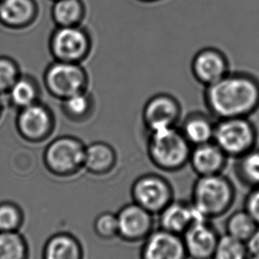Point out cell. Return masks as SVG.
<instances>
[{"label": "cell", "instance_id": "6da1fadb", "mask_svg": "<svg viewBox=\"0 0 259 259\" xmlns=\"http://www.w3.org/2000/svg\"><path fill=\"white\" fill-rule=\"evenodd\" d=\"M203 101L216 120L250 117L259 110V78L251 73L230 71L205 87Z\"/></svg>", "mask_w": 259, "mask_h": 259}, {"label": "cell", "instance_id": "7a4b0ae2", "mask_svg": "<svg viewBox=\"0 0 259 259\" xmlns=\"http://www.w3.org/2000/svg\"><path fill=\"white\" fill-rule=\"evenodd\" d=\"M236 199V188L224 173L197 177L194 181L190 202L199 216L213 220L230 211Z\"/></svg>", "mask_w": 259, "mask_h": 259}, {"label": "cell", "instance_id": "3957f363", "mask_svg": "<svg viewBox=\"0 0 259 259\" xmlns=\"http://www.w3.org/2000/svg\"><path fill=\"white\" fill-rule=\"evenodd\" d=\"M147 154L156 169L177 172L188 165L192 146L179 126L148 134Z\"/></svg>", "mask_w": 259, "mask_h": 259}, {"label": "cell", "instance_id": "277c9868", "mask_svg": "<svg viewBox=\"0 0 259 259\" xmlns=\"http://www.w3.org/2000/svg\"><path fill=\"white\" fill-rule=\"evenodd\" d=\"M85 145L69 135L55 138L45 148L44 165L48 172L58 178L76 176L83 170Z\"/></svg>", "mask_w": 259, "mask_h": 259}, {"label": "cell", "instance_id": "5b68a950", "mask_svg": "<svg viewBox=\"0 0 259 259\" xmlns=\"http://www.w3.org/2000/svg\"><path fill=\"white\" fill-rule=\"evenodd\" d=\"M258 132L249 117L217 120L213 141L229 158H240L257 146Z\"/></svg>", "mask_w": 259, "mask_h": 259}, {"label": "cell", "instance_id": "8992f818", "mask_svg": "<svg viewBox=\"0 0 259 259\" xmlns=\"http://www.w3.org/2000/svg\"><path fill=\"white\" fill-rule=\"evenodd\" d=\"M43 83L48 94L61 101L88 91L89 76L82 64L54 61L44 72Z\"/></svg>", "mask_w": 259, "mask_h": 259}, {"label": "cell", "instance_id": "52a82bcc", "mask_svg": "<svg viewBox=\"0 0 259 259\" xmlns=\"http://www.w3.org/2000/svg\"><path fill=\"white\" fill-rule=\"evenodd\" d=\"M48 47L54 61L82 64L90 56L93 40L82 25L56 27L49 37Z\"/></svg>", "mask_w": 259, "mask_h": 259}, {"label": "cell", "instance_id": "ba28073f", "mask_svg": "<svg viewBox=\"0 0 259 259\" xmlns=\"http://www.w3.org/2000/svg\"><path fill=\"white\" fill-rule=\"evenodd\" d=\"M133 202L155 217L175 199L172 184L159 173L142 174L131 187Z\"/></svg>", "mask_w": 259, "mask_h": 259}, {"label": "cell", "instance_id": "9c48e42d", "mask_svg": "<svg viewBox=\"0 0 259 259\" xmlns=\"http://www.w3.org/2000/svg\"><path fill=\"white\" fill-rule=\"evenodd\" d=\"M15 126L20 137L29 143H42L54 134L55 118L53 111L40 101L18 110Z\"/></svg>", "mask_w": 259, "mask_h": 259}, {"label": "cell", "instance_id": "30bf717a", "mask_svg": "<svg viewBox=\"0 0 259 259\" xmlns=\"http://www.w3.org/2000/svg\"><path fill=\"white\" fill-rule=\"evenodd\" d=\"M182 106L172 94L159 93L149 98L142 110V122L148 134L178 127L182 120Z\"/></svg>", "mask_w": 259, "mask_h": 259}, {"label": "cell", "instance_id": "8fae6325", "mask_svg": "<svg viewBox=\"0 0 259 259\" xmlns=\"http://www.w3.org/2000/svg\"><path fill=\"white\" fill-rule=\"evenodd\" d=\"M118 238L129 243L142 242L155 228V215L132 202L116 212Z\"/></svg>", "mask_w": 259, "mask_h": 259}, {"label": "cell", "instance_id": "7c38bea8", "mask_svg": "<svg viewBox=\"0 0 259 259\" xmlns=\"http://www.w3.org/2000/svg\"><path fill=\"white\" fill-rule=\"evenodd\" d=\"M191 72L200 84L208 87L230 72V62L223 51L216 47H204L192 59Z\"/></svg>", "mask_w": 259, "mask_h": 259}, {"label": "cell", "instance_id": "4fadbf2b", "mask_svg": "<svg viewBox=\"0 0 259 259\" xmlns=\"http://www.w3.org/2000/svg\"><path fill=\"white\" fill-rule=\"evenodd\" d=\"M181 236L188 259H212L221 234L211 220L199 219Z\"/></svg>", "mask_w": 259, "mask_h": 259}, {"label": "cell", "instance_id": "5bb4252c", "mask_svg": "<svg viewBox=\"0 0 259 259\" xmlns=\"http://www.w3.org/2000/svg\"><path fill=\"white\" fill-rule=\"evenodd\" d=\"M141 259H188L181 235L156 227L141 244Z\"/></svg>", "mask_w": 259, "mask_h": 259}, {"label": "cell", "instance_id": "9a60e30c", "mask_svg": "<svg viewBox=\"0 0 259 259\" xmlns=\"http://www.w3.org/2000/svg\"><path fill=\"white\" fill-rule=\"evenodd\" d=\"M229 159L214 141H210L192 148L188 165L197 177L210 176L224 173Z\"/></svg>", "mask_w": 259, "mask_h": 259}, {"label": "cell", "instance_id": "2e32d148", "mask_svg": "<svg viewBox=\"0 0 259 259\" xmlns=\"http://www.w3.org/2000/svg\"><path fill=\"white\" fill-rule=\"evenodd\" d=\"M39 15L36 0H1L0 24L7 29L21 30L29 28Z\"/></svg>", "mask_w": 259, "mask_h": 259}, {"label": "cell", "instance_id": "e0dca14e", "mask_svg": "<svg viewBox=\"0 0 259 259\" xmlns=\"http://www.w3.org/2000/svg\"><path fill=\"white\" fill-rule=\"evenodd\" d=\"M156 217L159 228L179 235H182L195 220L202 219L190 202L176 199L169 202Z\"/></svg>", "mask_w": 259, "mask_h": 259}, {"label": "cell", "instance_id": "ac0fdd59", "mask_svg": "<svg viewBox=\"0 0 259 259\" xmlns=\"http://www.w3.org/2000/svg\"><path fill=\"white\" fill-rule=\"evenodd\" d=\"M117 161V153L111 145L96 141L85 147L83 170L94 176H105L115 169Z\"/></svg>", "mask_w": 259, "mask_h": 259}, {"label": "cell", "instance_id": "d6986e66", "mask_svg": "<svg viewBox=\"0 0 259 259\" xmlns=\"http://www.w3.org/2000/svg\"><path fill=\"white\" fill-rule=\"evenodd\" d=\"M216 119L209 114L194 112L181 120L179 128L192 147L213 141Z\"/></svg>", "mask_w": 259, "mask_h": 259}, {"label": "cell", "instance_id": "ffe728a7", "mask_svg": "<svg viewBox=\"0 0 259 259\" xmlns=\"http://www.w3.org/2000/svg\"><path fill=\"white\" fill-rule=\"evenodd\" d=\"M81 241L74 234L60 232L51 235L44 245L42 259H83Z\"/></svg>", "mask_w": 259, "mask_h": 259}, {"label": "cell", "instance_id": "44dd1931", "mask_svg": "<svg viewBox=\"0 0 259 259\" xmlns=\"http://www.w3.org/2000/svg\"><path fill=\"white\" fill-rule=\"evenodd\" d=\"M6 95L12 107L20 110L40 101L41 89L34 77L22 74Z\"/></svg>", "mask_w": 259, "mask_h": 259}, {"label": "cell", "instance_id": "7402d4cb", "mask_svg": "<svg viewBox=\"0 0 259 259\" xmlns=\"http://www.w3.org/2000/svg\"><path fill=\"white\" fill-rule=\"evenodd\" d=\"M87 15L83 0H56L51 9V16L56 27L82 25Z\"/></svg>", "mask_w": 259, "mask_h": 259}, {"label": "cell", "instance_id": "603a6c76", "mask_svg": "<svg viewBox=\"0 0 259 259\" xmlns=\"http://www.w3.org/2000/svg\"><path fill=\"white\" fill-rule=\"evenodd\" d=\"M63 115L74 122H83L90 119L94 111V100L88 91L74 94L61 101Z\"/></svg>", "mask_w": 259, "mask_h": 259}, {"label": "cell", "instance_id": "cb8c5ba5", "mask_svg": "<svg viewBox=\"0 0 259 259\" xmlns=\"http://www.w3.org/2000/svg\"><path fill=\"white\" fill-rule=\"evenodd\" d=\"M234 173L237 180L249 189L259 187V147L236 159Z\"/></svg>", "mask_w": 259, "mask_h": 259}, {"label": "cell", "instance_id": "d4e9b609", "mask_svg": "<svg viewBox=\"0 0 259 259\" xmlns=\"http://www.w3.org/2000/svg\"><path fill=\"white\" fill-rule=\"evenodd\" d=\"M258 227V225L246 209H238L227 217L225 224V234L238 241L246 242Z\"/></svg>", "mask_w": 259, "mask_h": 259}, {"label": "cell", "instance_id": "484cf974", "mask_svg": "<svg viewBox=\"0 0 259 259\" xmlns=\"http://www.w3.org/2000/svg\"><path fill=\"white\" fill-rule=\"evenodd\" d=\"M29 247L19 232H0V259H29Z\"/></svg>", "mask_w": 259, "mask_h": 259}, {"label": "cell", "instance_id": "4316f807", "mask_svg": "<svg viewBox=\"0 0 259 259\" xmlns=\"http://www.w3.org/2000/svg\"><path fill=\"white\" fill-rule=\"evenodd\" d=\"M25 217L22 208L14 202H0V232H19Z\"/></svg>", "mask_w": 259, "mask_h": 259}, {"label": "cell", "instance_id": "83f0119b", "mask_svg": "<svg viewBox=\"0 0 259 259\" xmlns=\"http://www.w3.org/2000/svg\"><path fill=\"white\" fill-rule=\"evenodd\" d=\"M248 255L245 242L225 234L220 237L212 259H248Z\"/></svg>", "mask_w": 259, "mask_h": 259}, {"label": "cell", "instance_id": "f1b7e54d", "mask_svg": "<svg viewBox=\"0 0 259 259\" xmlns=\"http://www.w3.org/2000/svg\"><path fill=\"white\" fill-rule=\"evenodd\" d=\"M22 76L18 63L8 56H0V94L6 95Z\"/></svg>", "mask_w": 259, "mask_h": 259}, {"label": "cell", "instance_id": "f546056e", "mask_svg": "<svg viewBox=\"0 0 259 259\" xmlns=\"http://www.w3.org/2000/svg\"><path fill=\"white\" fill-rule=\"evenodd\" d=\"M94 230L98 237L109 241L118 237V221L116 213L104 211L98 215L94 221Z\"/></svg>", "mask_w": 259, "mask_h": 259}, {"label": "cell", "instance_id": "4dcf8cb0", "mask_svg": "<svg viewBox=\"0 0 259 259\" xmlns=\"http://www.w3.org/2000/svg\"><path fill=\"white\" fill-rule=\"evenodd\" d=\"M243 209L250 214L259 227V187L249 189L244 199Z\"/></svg>", "mask_w": 259, "mask_h": 259}, {"label": "cell", "instance_id": "1f68e13d", "mask_svg": "<svg viewBox=\"0 0 259 259\" xmlns=\"http://www.w3.org/2000/svg\"><path fill=\"white\" fill-rule=\"evenodd\" d=\"M249 255H259V227L245 242Z\"/></svg>", "mask_w": 259, "mask_h": 259}, {"label": "cell", "instance_id": "d6a6232c", "mask_svg": "<svg viewBox=\"0 0 259 259\" xmlns=\"http://www.w3.org/2000/svg\"><path fill=\"white\" fill-rule=\"evenodd\" d=\"M4 108L5 104L4 100H3V95H1V94H0V118H1L2 114H3V112H4Z\"/></svg>", "mask_w": 259, "mask_h": 259}, {"label": "cell", "instance_id": "836d02e7", "mask_svg": "<svg viewBox=\"0 0 259 259\" xmlns=\"http://www.w3.org/2000/svg\"><path fill=\"white\" fill-rule=\"evenodd\" d=\"M138 1H140V2H142V3L151 4V3H156V2H159V1H162V0H138Z\"/></svg>", "mask_w": 259, "mask_h": 259}, {"label": "cell", "instance_id": "e575fe53", "mask_svg": "<svg viewBox=\"0 0 259 259\" xmlns=\"http://www.w3.org/2000/svg\"><path fill=\"white\" fill-rule=\"evenodd\" d=\"M248 259H259V255H249Z\"/></svg>", "mask_w": 259, "mask_h": 259}, {"label": "cell", "instance_id": "d590c367", "mask_svg": "<svg viewBox=\"0 0 259 259\" xmlns=\"http://www.w3.org/2000/svg\"><path fill=\"white\" fill-rule=\"evenodd\" d=\"M53 1H56V0H53Z\"/></svg>", "mask_w": 259, "mask_h": 259}, {"label": "cell", "instance_id": "8d00e7d4", "mask_svg": "<svg viewBox=\"0 0 259 259\" xmlns=\"http://www.w3.org/2000/svg\"><path fill=\"white\" fill-rule=\"evenodd\" d=\"M0 1H1V0H0Z\"/></svg>", "mask_w": 259, "mask_h": 259}]
</instances>
